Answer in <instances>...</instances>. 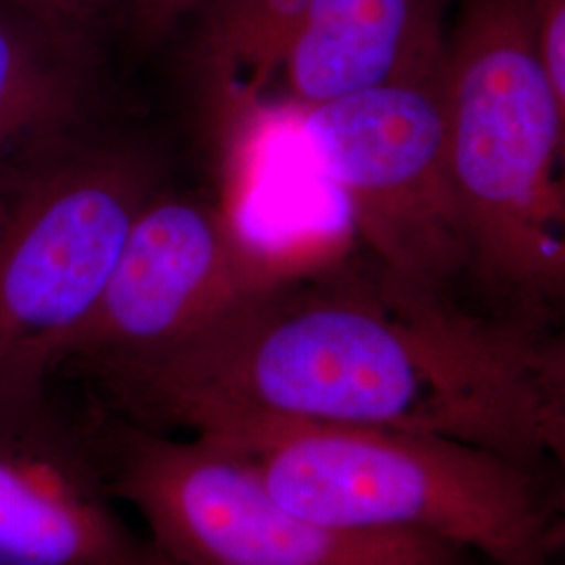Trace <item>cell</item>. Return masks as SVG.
<instances>
[{
	"mask_svg": "<svg viewBox=\"0 0 565 565\" xmlns=\"http://www.w3.org/2000/svg\"><path fill=\"white\" fill-rule=\"evenodd\" d=\"M312 158L373 264L457 298L471 254L446 139L440 84H398L303 111Z\"/></svg>",
	"mask_w": 565,
	"mask_h": 565,
	"instance_id": "obj_5",
	"label": "cell"
},
{
	"mask_svg": "<svg viewBox=\"0 0 565 565\" xmlns=\"http://www.w3.org/2000/svg\"><path fill=\"white\" fill-rule=\"evenodd\" d=\"M450 0H306L277 86L308 111L366 90L440 84Z\"/></svg>",
	"mask_w": 565,
	"mask_h": 565,
	"instance_id": "obj_8",
	"label": "cell"
},
{
	"mask_svg": "<svg viewBox=\"0 0 565 565\" xmlns=\"http://www.w3.org/2000/svg\"><path fill=\"white\" fill-rule=\"evenodd\" d=\"M443 103L471 287L545 331L565 319V130L530 0L459 2Z\"/></svg>",
	"mask_w": 565,
	"mask_h": 565,
	"instance_id": "obj_1",
	"label": "cell"
},
{
	"mask_svg": "<svg viewBox=\"0 0 565 565\" xmlns=\"http://www.w3.org/2000/svg\"><path fill=\"white\" fill-rule=\"evenodd\" d=\"M151 195L124 149L60 147L21 174L0 224V382L60 373Z\"/></svg>",
	"mask_w": 565,
	"mask_h": 565,
	"instance_id": "obj_4",
	"label": "cell"
},
{
	"mask_svg": "<svg viewBox=\"0 0 565 565\" xmlns=\"http://www.w3.org/2000/svg\"><path fill=\"white\" fill-rule=\"evenodd\" d=\"M543 465H548V486L553 501L565 518V424L543 422Z\"/></svg>",
	"mask_w": 565,
	"mask_h": 565,
	"instance_id": "obj_15",
	"label": "cell"
},
{
	"mask_svg": "<svg viewBox=\"0 0 565 565\" xmlns=\"http://www.w3.org/2000/svg\"><path fill=\"white\" fill-rule=\"evenodd\" d=\"M39 21L61 39L84 46L95 25L116 7L118 0H0Z\"/></svg>",
	"mask_w": 565,
	"mask_h": 565,
	"instance_id": "obj_11",
	"label": "cell"
},
{
	"mask_svg": "<svg viewBox=\"0 0 565 565\" xmlns=\"http://www.w3.org/2000/svg\"><path fill=\"white\" fill-rule=\"evenodd\" d=\"M202 0H118L126 21L142 41L162 39L182 18L191 15Z\"/></svg>",
	"mask_w": 565,
	"mask_h": 565,
	"instance_id": "obj_14",
	"label": "cell"
},
{
	"mask_svg": "<svg viewBox=\"0 0 565 565\" xmlns=\"http://www.w3.org/2000/svg\"><path fill=\"white\" fill-rule=\"evenodd\" d=\"M285 275L214 203L151 195L61 369L88 371L177 342Z\"/></svg>",
	"mask_w": 565,
	"mask_h": 565,
	"instance_id": "obj_6",
	"label": "cell"
},
{
	"mask_svg": "<svg viewBox=\"0 0 565 565\" xmlns=\"http://www.w3.org/2000/svg\"><path fill=\"white\" fill-rule=\"evenodd\" d=\"M214 440L252 457L282 505L323 524L436 539L492 565H557L565 553L543 471L480 446L324 424Z\"/></svg>",
	"mask_w": 565,
	"mask_h": 565,
	"instance_id": "obj_2",
	"label": "cell"
},
{
	"mask_svg": "<svg viewBox=\"0 0 565 565\" xmlns=\"http://www.w3.org/2000/svg\"><path fill=\"white\" fill-rule=\"evenodd\" d=\"M82 49L0 2V181L57 151L81 120Z\"/></svg>",
	"mask_w": 565,
	"mask_h": 565,
	"instance_id": "obj_9",
	"label": "cell"
},
{
	"mask_svg": "<svg viewBox=\"0 0 565 565\" xmlns=\"http://www.w3.org/2000/svg\"><path fill=\"white\" fill-rule=\"evenodd\" d=\"M107 484L181 565H469L459 546L310 520L282 505L243 450L95 411Z\"/></svg>",
	"mask_w": 565,
	"mask_h": 565,
	"instance_id": "obj_3",
	"label": "cell"
},
{
	"mask_svg": "<svg viewBox=\"0 0 565 565\" xmlns=\"http://www.w3.org/2000/svg\"><path fill=\"white\" fill-rule=\"evenodd\" d=\"M534 366L543 422L565 424V319L536 333Z\"/></svg>",
	"mask_w": 565,
	"mask_h": 565,
	"instance_id": "obj_13",
	"label": "cell"
},
{
	"mask_svg": "<svg viewBox=\"0 0 565 565\" xmlns=\"http://www.w3.org/2000/svg\"><path fill=\"white\" fill-rule=\"evenodd\" d=\"M536 46L565 130V0H530Z\"/></svg>",
	"mask_w": 565,
	"mask_h": 565,
	"instance_id": "obj_12",
	"label": "cell"
},
{
	"mask_svg": "<svg viewBox=\"0 0 565 565\" xmlns=\"http://www.w3.org/2000/svg\"><path fill=\"white\" fill-rule=\"evenodd\" d=\"M193 57L203 84L245 105L277 86L306 0H202Z\"/></svg>",
	"mask_w": 565,
	"mask_h": 565,
	"instance_id": "obj_10",
	"label": "cell"
},
{
	"mask_svg": "<svg viewBox=\"0 0 565 565\" xmlns=\"http://www.w3.org/2000/svg\"><path fill=\"white\" fill-rule=\"evenodd\" d=\"M107 484L95 411H67L51 382H0V565H151Z\"/></svg>",
	"mask_w": 565,
	"mask_h": 565,
	"instance_id": "obj_7",
	"label": "cell"
},
{
	"mask_svg": "<svg viewBox=\"0 0 565 565\" xmlns=\"http://www.w3.org/2000/svg\"><path fill=\"white\" fill-rule=\"evenodd\" d=\"M21 177L13 179V181H0V224L4 221V214H7L9 202H11V193H13V189H15Z\"/></svg>",
	"mask_w": 565,
	"mask_h": 565,
	"instance_id": "obj_16",
	"label": "cell"
},
{
	"mask_svg": "<svg viewBox=\"0 0 565 565\" xmlns=\"http://www.w3.org/2000/svg\"><path fill=\"white\" fill-rule=\"evenodd\" d=\"M156 548H158V546H156ZM151 565H181V564H177V562H174V559H170V557H168V555H163L162 551H160V548H158V557H156V559H153V564Z\"/></svg>",
	"mask_w": 565,
	"mask_h": 565,
	"instance_id": "obj_17",
	"label": "cell"
}]
</instances>
